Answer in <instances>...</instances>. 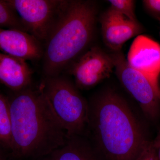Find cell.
<instances>
[{
  "instance_id": "3957f363",
  "label": "cell",
  "mask_w": 160,
  "mask_h": 160,
  "mask_svg": "<svg viewBox=\"0 0 160 160\" xmlns=\"http://www.w3.org/2000/svg\"><path fill=\"white\" fill-rule=\"evenodd\" d=\"M97 9L92 1H67L44 43V77L59 75L88 49L93 36Z\"/></svg>"
},
{
  "instance_id": "44dd1931",
  "label": "cell",
  "mask_w": 160,
  "mask_h": 160,
  "mask_svg": "<svg viewBox=\"0 0 160 160\" xmlns=\"http://www.w3.org/2000/svg\"></svg>"
},
{
  "instance_id": "e0dca14e",
  "label": "cell",
  "mask_w": 160,
  "mask_h": 160,
  "mask_svg": "<svg viewBox=\"0 0 160 160\" xmlns=\"http://www.w3.org/2000/svg\"><path fill=\"white\" fill-rule=\"evenodd\" d=\"M143 6L147 12L157 19L160 18V0H144Z\"/></svg>"
},
{
  "instance_id": "30bf717a",
  "label": "cell",
  "mask_w": 160,
  "mask_h": 160,
  "mask_svg": "<svg viewBox=\"0 0 160 160\" xmlns=\"http://www.w3.org/2000/svg\"><path fill=\"white\" fill-rule=\"evenodd\" d=\"M42 43L26 32L0 29V51L26 60L35 61L43 57Z\"/></svg>"
},
{
  "instance_id": "5b68a950",
  "label": "cell",
  "mask_w": 160,
  "mask_h": 160,
  "mask_svg": "<svg viewBox=\"0 0 160 160\" xmlns=\"http://www.w3.org/2000/svg\"><path fill=\"white\" fill-rule=\"evenodd\" d=\"M119 81L138 103L147 118L152 121L160 115V87L145 74L132 68L122 51L111 53Z\"/></svg>"
},
{
  "instance_id": "7c38bea8",
  "label": "cell",
  "mask_w": 160,
  "mask_h": 160,
  "mask_svg": "<svg viewBox=\"0 0 160 160\" xmlns=\"http://www.w3.org/2000/svg\"><path fill=\"white\" fill-rule=\"evenodd\" d=\"M44 160H97L91 145L81 136L68 137L63 146Z\"/></svg>"
},
{
  "instance_id": "52a82bcc",
  "label": "cell",
  "mask_w": 160,
  "mask_h": 160,
  "mask_svg": "<svg viewBox=\"0 0 160 160\" xmlns=\"http://www.w3.org/2000/svg\"><path fill=\"white\" fill-rule=\"evenodd\" d=\"M68 69L78 89H89L110 77L114 70V60L111 53L105 52L98 46H92Z\"/></svg>"
},
{
  "instance_id": "8fae6325",
  "label": "cell",
  "mask_w": 160,
  "mask_h": 160,
  "mask_svg": "<svg viewBox=\"0 0 160 160\" xmlns=\"http://www.w3.org/2000/svg\"><path fill=\"white\" fill-rule=\"evenodd\" d=\"M33 72L26 60L0 51V83L17 92L32 84Z\"/></svg>"
},
{
  "instance_id": "d6986e66",
  "label": "cell",
  "mask_w": 160,
  "mask_h": 160,
  "mask_svg": "<svg viewBox=\"0 0 160 160\" xmlns=\"http://www.w3.org/2000/svg\"><path fill=\"white\" fill-rule=\"evenodd\" d=\"M0 160H4V157L2 153V151H1V149H0Z\"/></svg>"
},
{
  "instance_id": "9a60e30c",
  "label": "cell",
  "mask_w": 160,
  "mask_h": 160,
  "mask_svg": "<svg viewBox=\"0 0 160 160\" xmlns=\"http://www.w3.org/2000/svg\"><path fill=\"white\" fill-rule=\"evenodd\" d=\"M110 8L133 22H138L135 13L136 1L133 0H109Z\"/></svg>"
},
{
  "instance_id": "4fadbf2b",
  "label": "cell",
  "mask_w": 160,
  "mask_h": 160,
  "mask_svg": "<svg viewBox=\"0 0 160 160\" xmlns=\"http://www.w3.org/2000/svg\"><path fill=\"white\" fill-rule=\"evenodd\" d=\"M0 145L11 150V120L8 98L0 93Z\"/></svg>"
},
{
  "instance_id": "277c9868",
  "label": "cell",
  "mask_w": 160,
  "mask_h": 160,
  "mask_svg": "<svg viewBox=\"0 0 160 160\" xmlns=\"http://www.w3.org/2000/svg\"><path fill=\"white\" fill-rule=\"evenodd\" d=\"M46 99L68 137L87 130L89 103L65 76L44 77L40 83Z\"/></svg>"
},
{
  "instance_id": "ac0fdd59",
  "label": "cell",
  "mask_w": 160,
  "mask_h": 160,
  "mask_svg": "<svg viewBox=\"0 0 160 160\" xmlns=\"http://www.w3.org/2000/svg\"><path fill=\"white\" fill-rule=\"evenodd\" d=\"M152 145L154 147L158 160H160V130L157 135V136L152 142Z\"/></svg>"
},
{
  "instance_id": "8992f818",
  "label": "cell",
  "mask_w": 160,
  "mask_h": 160,
  "mask_svg": "<svg viewBox=\"0 0 160 160\" xmlns=\"http://www.w3.org/2000/svg\"><path fill=\"white\" fill-rule=\"evenodd\" d=\"M28 33L45 43L58 21L67 0H7Z\"/></svg>"
},
{
  "instance_id": "5bb4252c",
  "label": "cell",
  "mask_w": 160,
  "mask_h": 160,
  "mask_svg": "<svg viewBox=\"0 0 160 160\" xmlns=\"http://www.w3.org/2000/svg\"><path fill=\"white\" fill-rule=\"evenodd\" d=\"M0 29H17L28 32L21 18L7 1L0 0Z\"/></svg>"
},
{
  "instance_id": "ffe728a7",
  "label": "cell",
  "mask_w": 160,
  "mask_h": 160,
  "mask_svg": "<svg viewBox=\"0 0 160 160\" xmlns=\"http://www.w3.org/2000/svg\"><path fill=\"white\" fill-rule=\"evenodd\" d=\"M158 20L159 21L160 23V18L158 19Z\"/></svg>"
},
{
  "instance_id": "6da1fadb",
  "label": "cell",
  "mask_w": 160,
  "mask_h": 160,
  "mask_svg": "<svg viewBox=\"0 0 160 160\" xmlns=\"http://www.w3.org/2000/svg\"><path fill=\"white\" fill-rule=\"evenodd\" d=\"M9 100L11 151L17 158L46 156L63 146L68 135L52 110L40 84Z\"/></svg>"
},
{
  "instance_id": "ba28073f",
  "label": "cell",
  "mask_w": 160,
  "mask_h": 160,
  "mask_svg": "<svg viewBox=\"0 0 160 160\" xmlns=\"http://www.w3.org/2000/svg\"><path fill=\"white\" fill-rule=\"evenodd\" d=\"M103 42L112 52L121 51L126 42L144 32L138 22H133L109 7L100 18Z\"/></svg>"
},
{
  "instance_id": "9c48e42d",
  "label": "cell",
  "mask_w": 160,
  "mask_h": 160,
  "mask_svg": "<svg viewBox=\"0 0 160 160\" xmlns=\"http://www.w3.org/2000/svg\"><path fill=\"white\" fill-rule=\"evenodd\" d=\"M126 61L129 66L159 85L160 74V45L144 35L136 37L131 44Z\"/></svg>"
},
{
  "instance_id": "7a4b0ae2",
  "label": "cell",
  "mask_w": 160,
  "mask_h": 160,
  "mask_svg": "<svg viewBox=\"0 0 160 160\" xmlns=\"http://www.w3.org/2000/svg\"><path fill=\"white\" fill-rule=\"evenodd\" d=\"M89 103L87 130L107 160H135L148 140L128 103L107 89Z\"/></svg>"
},
{
  "instance_id": "2e32d148",
  "label": "cell",
  "mask_w": 160,
  "mask_h": 160,
  "mask_svg": "<svg viewBox=\"0 0 160 160\" xmlns=\"http://www.w3.org/2000/svg\"><path fill=\"white\" fill-rule=\"evenodd\" d=\"M135 160H158L152 142H147Z\"/></svg>"
}]
</instances>
